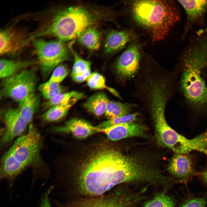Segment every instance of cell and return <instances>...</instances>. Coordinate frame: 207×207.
Masks as SVG:
<instances>
[{
	"label": "cell",
	"mask_w": 207,
	"mask_h": 207,
	"mask_svg": "<svg viewBox=\"0 0 207 207\" xmlns=\"http://www.w3.org/2000/svg\"><path fill=\"white\" fill-rule=\"evenodd\" d=\"M62 88L60 84L48 80L40 85L39 90L41 92L43 91H52Z\"/></svg>",
	"instance_id": "obj_30"
},
{
	"label": "cell",
	"mask_w": 207,
	"mask_h": 207,
	"mask_svg": "<svg viewBox=\"0 0 207 207\" xmlns=\"http://www.w3.org/2000/svg\"><path fill=\"white\" fill-rule=\"evenodd\" d=\"M131 9L134 21L149 33L154 43L163 40L181 18L172 1H133Z\"/></svg>",
	"instance_id": "obj_3"
},
{
	"label": "cell",
	"mask_w": 207,
	"mask_h": 207,
	"mask_svg": "<svg viewBox=\"0 0 207 207\" xmlns=\"http://www.w3.org/2000/svg\"><path fill=\"white\" fill-rule=\"evenodd\" d=\"M180 91L196 112L207 114V87L203 72L207 69V40L189 41L180 58Z\"/></svg>",
	"instance_id": "obj_2"
},
{
	"label": "cell",
	"mask_w": 207,
	"mask_h": 207,
	"mask_svg": "<svg viewBox=\"0 0 207 207\" xmlns=\"http://www.w3.org/2000/svg\"><path fill=\"white\" fill-rule=\"evenodd\" d=\"M88 86L93 89H107L118 97L120 98L118 93L115 89L109 87L106 84L104 77L97 72L91 73L87 80Z\"/></svg>",
	"instance_id": "obj_24"
},
{
	"label": "cell",
	"mask_w": 207,
	"mask_h": 207,
	"mask_svg": "<svg viewBox=\"0 0 207 207\" xmlns=\"http://www.w3.org/2000/svg\"><path fill=\"white\" fill-rule=\"evenodd\" d=\"M140 48L139 44L132 43L118 59L115 65V71L120 79H128L138 71L141 58Z\"/></svg>",
	"instance_id": "obj_9"
},
{
	"label": "cell",
	"mask_w": 207,
	"mask_h": 207,
	"mask_svg": "<svg viewBox=\"0 0 207 207\" xmlns=\"http://www.w3.org/2000/svg\"><path fill=\"white\" fill-rule=\"evenodd\" d=\"M135 105L133 104L109 101L105 114L108 120L129 114Z\"/></svg>",
	"instance_id": "obj_22"
},
{
	"label": "cell",
	"mask_w": 207,
	"mask_h": 207,
	"mask_svg": "<svg viewBox=\"0 0 207 207\" xmlns=\"http://www.w3.org/2000/svg\"><path fill=\"white\" fill-rule=\"evenodd\" d=\"M207 202L204 198H192L186 201L180 207H206Z\"/></svg>",
	"instance_id": "obj_29"
},
{
	"label": "cell",
	"mask_w": 207,
	"mask_h": 207,
	"mask_svg": "<svg viewBox=\"0 0 207 207\" xmlns=\"http://www.w3.org/2000/svg\"><path fill=\"white\" fill-rule=\"evenodd\" d=\"M50 131L54 133H70L76 138H85L96 132L95 126L83 119L73 118L64 125L52 126Z\"/></svg>",
	"instance_id": "obj_14"
},
{
	"label": "cell",
	"mask_w": 207,
	"mask_h": 207,
	"mask_svg": "<svg viewBox=\"0 0 207 207\" xmlns=\"http://www.w3.org/2000/svg\"><path fill=\"white\" fill-rule=\"evenodd\" d=\"M114 198L113 197L108 201L99 202L93 205L88 207H112L113 204Z\"/></svg>",
	"instance_id": "obj_33"
},
{
	"label": "cell",
	"mask_w": 207,
	"mask_h": 207,
	"mask_svg": "<svg viewBox=\"0 0 207 207\" xmlns=\"http://www.w3.org/2000/svg\"><path fill=\"white\" fill-rule=\"evenodd\" d=\"M28 36L23 30L15 28L1 30L0 55L14 54L20 52L27 45Z\"/></svg>",
	"instance_id": "obj_11"
},
{
	"label": "cell",
	"mask_w": 207,
	"mask_h": 207,
	"mask_svg": "<svg viewBox=\"0 0 207 207\" xmlns=\"http://www.w3.org/2000/svg\"><path fill=\"white\" fill-rule=\"evenodd\" d=\"M3 80L1 96L18 103L34 93L37 82L34 70L27 68Z\"/></svg>",
	"instance_id": "obj_8"
},
{
	"label": "cell",
	"mask_w": 207,
	"mask_h": 207,
	"mask_svg": "<svg viewBox=\"0 0 207 207\" xmlns=\"http://www.w3.org/2000/svg\"><path fill=\"white\" fill-rule=\"evenodd\" d=\"M95 128L96 132L105 134L108 139L113 141L131 137L147 136L144 127L134 122L121 124L103 129Z\"/></svg>",
	"instance_id": "obj_12"
},
{
	"label": "cell",
	"mask_w": 207,
	"mask_h": 207,
	"mask_svg": "<svg viewBox=\"0 0 207 207\" xmlns=\"http://www.w3.org/2000/svg\"><path fill=\"white\" fill-rule=\"evenodd\" d=\"M97 15L81 6L70 7L56 12L30 36L33 40L55 37L63 42L78 38L97 20Z\"/></svg>",
	"instance_id": "obj_4"
},
{
	"label": "cell",
	"mask_w": 207,
	"mask_h": 207,
	"mask_svg": "<svg viewBox=\"0 0 207 207\" xmlns=\"http://www.w3.org/2000/svg\"><path fill=\"white\" fill-rule=\"evenodd\" d=\"M81 99L82 98L81 97H76L65 103L51 107L41 115V119L48 123L59 121L64 117L76 103Z\"/></svg>",
	"instance_id": "obj_17"
},
{
	"label": "cell",
	"mask_w": 207,
	"mask_h": 207,
	"mask_svg": "<svg viewBox=\"0 0 207 207\" xmlns=\"http://www.w3.org/2000/svg\"><path fill=\"white\" fill-rule=\"evenodd\" d=\"M39 97L34 93L18 103V109L22 118L29 124L39 106Z\"/></svg>",
	"instance_id": "obj_18"
},
{
	"label": "cell",
	"mask_w": 207,
	"mask_h": 207,
	"mask_svg": "<svg viewBox=\"0 0 207 207\" xmlns=\"http://www.w3.org/2000/svg\"><path fill=\"white\" fill-rule=\"evenodd\" d=\"M32 41L41 71L45 76L68 57L69 51L64 42L58 39L48 41L41 38Z\"/></svg>",
	"instance_id": "obj_7"
},
{
	"label": "cell",
	"mask_w": 207,
	"mask_h": 207,
	"mask_svg": "<svg viewBox=\"0 0 207 207\" xmlns=\"http://www.w3.org/2000/svg\"><path fill=\"white\" fill-rule=\"evenodd\" d=\"M77 38L80 44L90 50H96L100 47V33L96 28L93 26L85 30Z\"/></svg>",
	"instance_id": "obj_21"
},
{
	"label": "cell",
	"mask_w": 207,
	"mask_h": 207,
	"mask_svg": "<svg viewBox=\"0 0 207 207\" xmlns=\"http://www.w3.org/2000/svg\"><path fill=\"white\" fill-rule=\"evenodd\" d=\"M85 97V95L83 93L75 91L65 93H62L48 101L45 106L49 108L53 106L67 103L76 97H81L83 99Z\"/></svg>",
	"instance_id": "obj_25"
},
{
	"label": "cell",
	"mask_w": 207,
	"mask_h": 207,
	"mask_svg": "<svg viewBox=\"0 0 207 207\" xmlns=\"http://www.w3.org/2000/svg\"><path fill=\"white\" fill-rule=\"evenodd\" d=\"M78 177L79 188L88 195H101L118 185L136 186L145 174L140 158L126 155L112 148L93 153L83 163Z\"/></svg>",
	"instance_id": "obj_1"
},
{
	"label": "cell",
	"mask_w": 207,
	"mask_h": 207,
	"mask_svg": "<svg viewBox=\"0 0 207 207\" xmlns=\"http://www.w3.org/2000/svg\"><path fill=\"white\" fill-rule=\"evenodd\" d=\"M139 90L143 92L146 103L152 117L165 115L166 104L171 95L172 83L170 78L158 76L156 72L147 70Z\"/></svg>",
	"instance_id": "obj_6"
},
{
	"label": "cell",
	"mask_w": 207,
	"mask_h": 207,
	"mask_svg": "<svg viewBox=\"0 0 207 207\" xmlns=\"http://www.w3.org/2000/svg\"><path fill=\"white\" fill-rule=\"evenodd\" d=\"M3 120L4 127L0 139V145L2 146L22 135L28 124L18 108L8 109L4 113Z\"/></svg>",
	"instance_id": "obj_10"
},
{
	"label": "cell",
	"mask_w": 207,
	"mask_h": 207,
	"mask_svg": "<svg viewBox=\"0 0 207 207\" xmlns=\"http://www.w3.org/2000/svg\"><path fill=\"white\" fill-rule=\"evenodd\" d=\"M199 151L202 152L207 156V147L201 149Z\"/></svg>",
	"instance_id": "obj_35"
},
{
	"label": "cell",
	"mask_w": 207,
	"mask_h": 207,
	"mask_svg": "<svg viewBox=\"0 0 207 207\" xmlns=\"http://www.w3.org/2000/svg\"><path fill=\"white\" fill-rule=\"evenodd\" d=\"M69 71L66 67L60 65L53 70L48 80L60 84L67 76Z\"/></svg>",
	"instance_id": "obj_28"
},
{
	"label": "cell",
	"mask_w": 207,
	"mask_h": 207,
	"mask_svg": "<svg viewBox=\"0 0 207 207\" xmlns=\"http://www.w3.org/2000/svg\"><path fill=\"white\" fill-rule=\"evenodd\" d=\"M167 169L172 177L181 181L186 180L193 173L191 159L185 154L175 155L170 160Z\"/></svg>",
	"instance_id": "obj_16"
},
{
	"label": "cell",
	"mask_w": 207,
	"mask_h": 207,
	"mask_svg": "<svg viewBox=\"0 0 207 207\" xmlns=\"http://www.w3.org/2000/svg\"><path fill=\"white\" fill-rule=\"evenodd\" d=\"M109 101L104 93L99 92L89 97L84 103L83 106L89 112L100 116L105 114Z\"/></svg>",
	"instance_id": "obj_19"
},
{
	"label": "cell",
	"mask_w": 207,
	"mask_h": 207,
	"mask_svg": "<svg viewBox=\"0 0 207 207\" xmlns=\"http://www.w3.org/2000/svg\"><path fill=\"white\" fill-rule=\"evenodd\" d=\"M138 116V113H135L120 116L113 119L108 120L95 127L96 129H101L121 124L134 122L136 120Z\"/></svg>",
	"instance_id": "obj_26"
},
{
	"label": "cell",
	"mask_w": 207,
	"mask_h": 207,
	"mask_svg": "<svg viewBox=\"0 0 207 207\" xmlns=\"http://www.w3.org/2000/svg\"><path fill=\"white\" fill-rule=\"evenodd\" d=\"M41 136L34 125L30 124L27 132L17 138L7 150L24 171L31 167L32 184L38 179H47L49 170L41 158Z\"/></svg>",
	"instance_id": "obj_5"
},
{
	"label": "cell",
	"mask_w": 207,
	"mask_h": 207,
	"mask_svg": "<svg viewBox=\"0 0 207 207\" xmlns=\"http://www.w3.org/2000/svg\"><path fill=\"white\" fill-rule=\"evenodd\" d=\"M141 207H175V204L166 191H160L145 200Z\"/></svg>",
	"instance_id": "obj_23"
},
{
	"label": "cell",
	"mask_w": 207,
	"mask_h": 207,
	"mask_svg": "<svg viewBox=\"0 0 207 207\" xmlns=\"http://www.w3.org/2000/svg\"><path fill=\"white\" fill-rule=\"evenodd\" d=\"M63 88L52 91H43L40 92L43 97L48 101L51 99L59 94L62 93Z\"/></svg>",
	"instance_id": "obj_32"
},
{
	"label": "cell",
	"mask_w": 207,
	"mask_h": 207,
	"mask_svg": "<svg viewBox=\"0 0 207 207\" xmlns=\"http://www.w3.org/2000/svg\"><path fill=\"white\" fill-rule=\"evenodd\" d=\"M71 50L74 60L71 73V77L91 69V64L89 61L83 59L73 49Z\"/></svg>",
	"instance_id": "obj_27"
},
{
	"label": "cell",
	"mask_w": 207,
	"mask_h": 207,
	"mask_svg": "<svg viewBox=\"0 0 207 207\" xmlns=\"http://www.w3.org/2000/svg\"><path fill=\"white\" fill-rule=\"evenodd\" d=\"M33 62L30 61H17L2 58L0 61V77L3 79L27 68Z\"/></svg>",
	"instance_id": "obj_20"
},
{
	"label": "cell",
	"mask_w": 207,
	"mask_h": 207,
	"mask_svg": "<svg viewBox=\"0 0 207 207\" xmlns=\"http://www.w3.org/2000/svg\"><path fill=\"white\" fill-rule=\"evenodd\" d=\"M184 9L186 16V22L183 37L193 26L203 21L207 12V0H178Z\"/></svg>",
	"instance_id": "obj_13"
},
{
	"label": "cell",
	"mask_w": 207,
	"mask_h": 207,
	"mask_svg": "<svg viewBox=\"0 0 207 207\" xmlns=\"http://www.w3.org/2000/svg\"><path fill=\"white\" fill-rule=\"evenodd\" d=\"M91 73V69H90L82 73L72 76V77L76 82L81 83L87 80Z\"/></svg>",
	"instance_id": "obj_31"
},
{
	"label": "cell",
	"mask_w": 207,
	"mask_h": 207,
	"mask_svg": "<svg viewBox=\"0 0 207 207\" xmlns=\"http://www.w3.org/2000/svg\"><path fill=\"white\" fill-rule=\"evenodd\" d=\"M202 177L204 181L207 184V171L202 173Z\"/></svg>",
	"instance_id": "obj_34"
},
{
	"label": "cell",
	"mask_w": 207,
	"mask_h": 207,
	"mask_svg": "<svg viewBox=\"0 0 207 207\" xmlns=\"http://www.w3.org/2000/svg\"><path fill=\"white\" fill-rule=\"evenodd\" d=\"M135 37L131 30H110L106 34L104 44V51L108 54L116 52L135 39Z\"/></svg>",
	"instance_id": "obj_15"
}]
</instances>
